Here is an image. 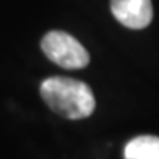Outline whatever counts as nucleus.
<instances>
[{
	"label": "nucleus",
	"instance_id": "obj_4",
	"mask_svg": "<svg viewBox=\"0 0 159 159\" xmlns=\"http://www.w3.org/2000/svg\"><path fill=\"white\" fill-rule=\"evenodd\" d=\"M124 156L125 159H159V138L153 135L136 136L125 146Z\"/></svg>",
	"mask_w": 159,
	"mask_h": 159
},
{
	"label": "nucleus",
	"instance_id": "obj_1",
	"mask_svg": "<svg viewBox=\"0 0 159 159\" xmlns=\"http://www.w3.org/2000/svg\"><path fill=\"white\" fill-rule=\"evenodd\" d=\"M39 91L44 102L65 119L80 120L94 112V94L83 81L65 76H52L41 83Z\"/></svg>",
	"mask_w": 159,
	"mask_h": 159
},
{
	"label": "nucleus",
	"instance_id": "obj_3",
	"mask_svg": "<svg viewBox=\"0 0 159 159\" xmlns=\"http://www.w3.org/2000/svg\"><path fill=\"white\" fill-rule=\"evenodd\" d=\"M111 10L124 26L143 30L153 20L151 0H111Z\"/></svg>",
	"mask_w": 159,
	"mask_h": 159
},
{
	"label": "nucleus",
	"instance_id": "obj_2",
	"mask_svg": "<svg viewBox=\"0 0 159 159\" xmlns=\"http://www.w3.org/2000/svg\"><path fill=\"white\" fill-rule=\"evenodd\" d=\"M41 49L49 60L67 70H78L89 63V54L83 44L63 31H49L41 41Z\"/></svg>",
	"mask_w": 159,
	"mask_h": 159
}]
</instances>
